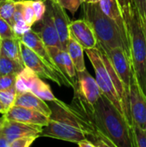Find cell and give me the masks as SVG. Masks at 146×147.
Here are the masks:
<instances>
[{
    "label": "cell",
    "instance_id": "cell-20",
    "mask_svg": "<svg viewBox=\"0 0 146 147\" xmlns=\"http://www.w3.org/2000/svg\"><path fill=\"white\" fill-rule=\"evenodd\" d=\"M66 51L69 53L74 63L77 71H82L86 69L84 57H83L84 48L77 41H76L74 39L70 37L68 43H67Z\"/></svg>",
    "mask_w": 146,
    "mask_h": 147
},
{
    "label": "cell",
    "instance_id": "cell-26",
    "mask_svg": "<svg viewBox=\"0 0 146 147\" xmlns=\"http://www.w3.org/2000/svg\"><path fill=\"white\" fill-rule=\"evenodd\" d=\"M23 17L25 22L31 27L37 22L35 13L32 5V0H23Z\"/></svg>",
    "mask_w": 146,
    "mask_h": 147
},
{
    "label": "cell",
    "instance_id": "cell-29",
    "mask_svg": "<svg viewBox=\"0 0 146 147\" xmlns=\"http://www.w3.org/2000/svg\"><path fill=\"white\" fill-rule=\"evenodd\" d=\"M84 2V0H58L57 3L61 7L69 10L72 15H74Z\"/></svg>",
    "mask_w": 146,
    "mask_h": 147
},
{
    "label": "cell",
    "instance_id": "cell-12",
    "mask_svg": "<svg viewBox=\"0 0 146 147\" xmlns=\"http://www.w3.org/2000/svg\"><path fill=\"white\" fill-rule=\"evenodd\" d=\"M42 130H43V127L41 126L27 124L16 121L9 120L6 118L2 133L11 143L15 140L22 137H27V136L40 137Z\"/></svg>",
    "mask_w": 146,
    "mask_h": 147
},
{
    "label": "cell",
    "instance_id": "cell-45",
    "mask_svg": "<svg viewBox=\"0 0 146 147\" xmlns=\"http://www.w3.org/2000/svg\"><path fill=\"white\" fill-rule=\"evenodd\" d=\"M145 1H146V0H145Z\"/></svg>",
    "mask_w": 146,
    "mask_h": 147
},
{
    "label": "cell",
    "instance_id": "cell-27",
    "mask_svg": "<svg viewBox=\"0 0 146 147\" xmlns=\"http://www.w3.org/2000/svg\"><path fill=\"white\" fill-rule=\"evenodd\" d=\"M134 147H146V128L133 126Z\"/></svg>",
    "mask_w": 146,
    "mask_h": 147
},
{
    "label": "cell",
    "instance_id": "cell-36",
    "mask_svg": "<svg viewBox=\"0 0 146 147\" xmlns=\"http://www.w3.org/2000/svg\"><path fill=\"white\" fill-rule=\"evenodd\" d=\"M77 145L80 147H95L94 144L89 139H84V140L79 141L78 143H77Z\"/></svg>",
    "mask_w": 146,
    "mask_h": 147
},
{
    "label": "cell",
    "instance_id": "cell-19",
    "mask_svg": "<svg viewBox=\"0 0 146 147\" xmlns=\"http://www.w3.org/2000/svg\"><path fill=\"white\" fill-rule=\"evenodd\" d=\"M39 77L33 70L25 66L17 75L15 78V89L17 93L30 91L33 84Z\"/></svg>",
    "mask_w": 146,
    "mask_h": 147
},
{
    "label": "cell",
    "instance_id": "cell-34",
    "mask_svg": "<svg viewBox=\"0 0 146 147\" xmlns=\"http://www.w3.org/2000/svg\"><path fill=\"white\" fill-rule=\"evenodd\" d=\"M132 1L137 6L146 29V1L145 0H132Z\"/></svg>",
    "mask_w": 146,
    "mask_h": 147
},
{
    "label": "cell",
    "instance_id": "cell-16",
    "mask_svg": "<svg viewBox=\"0 0 146 147\" xmlns=\"http://www.w3.org/2000/svg\"><path fill=\"white\" fill-rule=\"evenodd\" d=\"M15 105L37 110L46 115L48 117L52 114L51 107L46 104V101L40 98L39 96H37L36 95H34V93L30 91H27L23 93H17Z\"/></svg>",
    "mask_w": 146,
    "mask_h": 147
},
{
    "label": "cell",
    "instance_id": "cell-10",
    "mask_svg": "<svg viewBox=\"0 0 146 147\" xmlns=\"http://www.w3.org/2000/svg\"><path fill=\"white\" fill-rule=\"evenodd\" d=\"M73 90H77L88 102L95 105L99 100L102 92L96 80L87 69L77 71L76 86Z\"/></svg>",
    "mask_w": 146,
    "mask_h": 147
},
{
    "label": "cell",
    "instance_id": "cell-18",
    "mask_svg": "<svg viewBox=\"0 0 146 147\" xmlns=\"http://www.w3.org/2000/svg\"><path fill=\"white\" fill-rule=\"evenodd\" d=\"M21 43L22 40L20 38L1 39L0 49L1 52L3 53L9 58L24 65L21 51Z\"/></svg>",
    "mask_w": 146,
    "mask_h": 147
},
{
    "label": "cell",
    "instance_id": "cell-40",
    "mask_svg": "<svg viewBox=\"0 0 146 147\" xmlns=\"http://www.w3.org/2000/svg\"><path fill=\"white\" fill-rule=\"evenodd\" d=\"M101 0H90V3H99Z\"/></svg>",
    "mask_w": 146,
    "mask_h": 147
},
{
    "label": "cell",
    "instance_id": "cell-4",
    "mask_svg": "<svg viewBox=\"0 0 146 147\" xmlns=\"http://www.w3.org/2000/svg\"><path fill=\"white\" fill-rule=\"evenodd\" d=\"M83 18L86 19L93 27L98 46L104 50L122 47L130 57L129 42L121 33L119 26L102 10L99 3H86L82 4Z\"/></svg>",
    "mask_w": 146,
    "mask_h": 147
},
{
    "label": "cell",
    "instance_id": "cell-7",
    "mask_svg": "<svg viewBox=\"0 0 146 147\" xmlns=\"http://www.w3.org/2000/svg\"><path fill=\"white\" fill-rule=\"evenodd\" d=\"M104 52L108 54L109 59L111 60L113 66L118 73L120 78L121 79L125 86L126 94L130 99L131 83L134 74L131 58L129 57L126 50L122 47H115L110 50H104Z\"/></svg>",
    "mask_w": 146,
    "mask_h": 147
},
{
    "label": "cell",
    "instance_id": "cell-31",
    "mask_svg": "<svg viewBox=\"0 0 146 147\" xmlns=\"http://www.w3.org/2000/svg\"><path fill=\"white\" fill-rule=\"evenodd\" d=\"M13 29H14V32L15 33L16 36L21 39L23 34H25L26 33H28V31H30L32 29V27L29 26L25 22V20H21V21L15 22L13 24Z\"/></svg>",
    "mask_w": 146,
    "mask_h": 147
},
{
    "label": "cell",
    "instance_id": "cell-8",
    "mask_svg": "<svg viewBox=\"0 0 146 147\" xmlns=\"http://www.w3.org/2000/svg\"><path fill=\"white\" fill-rule=\"evenodd\" d=\"M130 111L133 126L146 128V95L141 89L135 73L130 89Z\"/></svg>",
    "mask_w": 146,
    "mask_h": 147
},
{
    "label": "cell",
    "instance_id": "cell-6",
    "mask_svg": "<svg viewBox=\"0 0 146 147\" xmlns=\"http://www.w3.org/2000/svg\"><path fill=\"white\" fill-rule=\"evenodd\" d=\"M21 51L25 66L33 70L41 78L51 80L59 86L65 85L67 87L63 77L22 41L21 43Z\"/></svg>",
    "mask_w": 146,
    "mask_h": 147
},
{
    "label": "cell",
    "instance_id": "cell-38",
    "mask_svg": "<svg viewBox=\"0 0 146 147\" xmlns=\"http://www.w3.org/2000/svg\"><path fill=\"white\" fill-rule=\"evenodd\" d=\"M0 114H1V115H5V110H4V109H3V106L1 101H0Z\"/></svg>",
    "mask_w": 146,
    "mask_h": 147
},
{
    "label": "cell",
    "instance_id": "cell-3",
    "mask_svg": "<svg viewBox=\"0 0 146 147\" xmlns=\"http://www.w3.org/2000/svg\"><path fill=\"white\" fill-rule=\"evenodd\" d=\"M129 42L130 58L138 82L146 95L145 26L135 3L130 0L121 6Z\"/></svg>",
    "mask_w": 146,
    "mask_h": 147
},
{
    "label": "cell",
    "instance_id": "cell-39",
    "mask_svg": "<svg viewBox=\"0 0 146 147\" xmlns=\"http://www.w3.org/2000/svg\"><path fill=\"white\" fill-rule=\"evenodd\" d=\"M129 1H130V0H119V2H120V5H121V6L125 5V4H126V3H127Z\"/></svg>",
    "mask_w": 146,
    "mask_h": 147
},
{
    "label": "cell",
    "instance_id": "cell-1",
    "mask_svg": "<svg viewBox=\"0 0 146 147\" xmlns=\"http://www.w3.org/2000/svg\"><path fill=\"white\" fill-rule=\"evenodd\" d=\"M51 103L52 114L40 136L77 144L84 139L92 141L102 134L96 126L93 107L82 98L73 96L70 104L56 98Z\"/></svg>",
    "mask_w": 146,
    "mask_h": 147
},
{
    "label": "cell",
    "instance_id": "cell-21",
    "mask_svg": "<svg viewBox=\"0 0 146 147\" xmlns=\"http://www.w3.org/2000/svg\"><path fill=\"white\" fill-rule=\"evenodd\" d=\"M30 92L34 93L40 98L43 99L44 101L52 102L56 99L49 84L44 82L40 77H37L34 83L32 85Z\"/></svg>",
    "mask_w": 146,
    "mask_h": 147
},
{
    "label": "cell",
    "instance_id": "cell-32",
    "mask_svg": "<svg viewBox=\"0 0 146 147\" xmlns=\"http://www.w3.org/2000/svg\"><path fill=\"white\" fill-rule=\"evenodd\" d=\"M16 75L15 74H5L0 75V90L9 89L15 84Z\"/></svg>",
    "mask_w": 146,
    "mask_h": 147
},
{
    "label": "cell",
    "instance_id": "cell-41",
    "mask_svg": "<svg viewBox=\"0 0 146 147\" xmlns=\"http://www.w3.org/2000/svg\"><path fill=\"white\" fill-rule=\"evenodd\" d=\"M44 1H48V2H52V3H57L58 0H44Z\"/></svg>",
    "mask_w": 146,
    "mask_h": 147
},
{
    "label": "cell",
    "instance_id": "cell-24",
    "mask_svg": "<svg viewBox=\"0 0 146 147\" xmlns=\"http://www.w3.org/2000/svg\"><path fill=\"white\" fill-rule=\"evenodd\" d=\"M15 0H5L0 3V17L6 20L12 26L14 24V13Z\"/></svg>",
    "mask_w": 146,
    "mask_h": 147
},
{
    "label": "cell",
    "instance_id": "cell-9",
    "mask_svg": "<svg viewBox=\"0 0 146 147\" xmlns=\"http://www.w3.org/2000/svg\"><path fill=\"white\" fill-rule=\"evenodd\" d=\"M70 37L77 41L84 50L96 48L98 46V40L94 28L84 18L71 22Z\"/></svg>",
    "mask_w": 146,
    "mask_h": 147
},
{
    "label": "cell",
    "instance_id": "cell-14",
    "mask_svg": "<svg viewBox=\"0 0 146 147\" xmlns=\"http://www.w3.org/2000/svg\"><path fill=\"white\" fill-rule=\"evenodd\" d=\"M21 40L26 46H28L29 48H31L42 59H44L51 67H52L55 71H57L59 72V71H58V69H57V67H56V65H55V64H54V62H53V60L50 55V53L48 51L47 47L46 46V44L44 43V41L42 40V39L40 38V36L39 35V34L36 31L31 29L30 31H28V33L23 34L22 37L21 38ZM66 84H67V83H66ZM67 87H68V84H67Z\"/></svg>",
    "mask_w": 146,
    "mask_h": 147
},
{
    "label": "cell",
    "instance_id": "cell-25",
    "mask_svg": "<svg viewBox=\"0 0 146 147\" xmlns=\"http://www.w3.org/2000/svg\"><path fill=\"white\" fill-rule=\"evenodd\" d=\"M63 60H64V65H65V71H66L68 78L76 84L77 71H76L74 63L72 61L69 53L66 50H63Z\"/></svg>",
    "mask_w": 146,
    "mask_h": 147
},
{
    "label": "cell",
    "instance_id": "cell-44",
    "mask_svg": "<svg viewBox=\"0 0 146 147\" xmlns=\"http://www.w3.org/2000/svg\"><path fill=\"white\" fill-rule=\"evenodd\" d=\"M145 31H146V29H145Z\"/></svg>",
    "mask_w": 146,
    "mask_h": 147
},
{
    "label": "cell",
    "instance_id": "cell-11",
    "mask_svg": "<svg viewBox=\"0 0 146 147\" xmlns=\"http://www.w3.org/2000/svg\"><path fill=\"white\" fill-rule=\"evenodd\" d=\"M40 30L36 31L46 47H58L62 49L59 36L54 23L53 12L51 2L46 4V11L43 18L40 21Z\"/></svg>",
    "mask_w": 146,
    "mask_h": 147
},
{
    "label": "cell",
    "instance_id": "cell-22",
    "mask_svg": "<svg viewBox=\"0 0 146 147\" xmlns=\"http://www.w3.org/2000/svg\"><path fill=\"white\" fill-rule=\"evenodd\" d=\"M24 67V65L9 58L3 53H2L0 49V75H17Z\"/></svg>",
    "mask_w": 146,
    "mask_h": 147
},
{
    "label": "cell",
    "instance_id": "cell-43",
    "mask_svg": "<svg viewBox=\"0 0 146 147\" xmlns=\"http://www.w3.org/2000/svg\"><path fill=\"white\" fill-rule=\"evenodd\" d=\"M4 1H5V0H0V3H3V2H4Z\"/></svg>",
    "mask_w": 146,
    "mask_h": 147
},
{
    "label": "cell",
    "instance_id": "cell-28",
    "mask_svg": "<svg viewBox=\"0 0 146 147\" xmlns=\"http://www.w3.org/2000/svg\"><path fill=\"white\" fill-rule=\"evenodd\" d=\"M0 38L7 39V38H19L16 36L14 32L13 26L9 23L6 20L0 17Z\"/></svg>",
    "mask_w": 146,
    "mask_h": 147
},
{
    "label": "cell",
    "instance_id": "cell-37",
    "mask_svg": "<svg viewBox=\"0 0 146 147\" xmlns=\"http://www.w3.org/2000/svg\"><path fill=\"white\" fill-rule=\"evenodd\" d=\"M5 119H6L5 115H2V116L0 117V134L3 131V126H4V122H5Z\"/></svg>",
    "mask_w": 146,
    "mask_h": 147
},
{
    "label": "cell",
    "instance_id": "cell-5",
    "mask_svg": "<svg viewBox=\"0 0 146 147\" xmlns=\"http://www.w3.org/2000/svg\"><path fill=\"white\" fill-rule=\"evenodd\" d=\"M84 51L93 65L96 74L95 78L102 94L105 95L111 101V102H113L114 105L125 115L121 101L110 77V74L104 64L100 49L96 47L92 49H86Z\"/></svg>",
    "mask_w": 146,
    "mask_h": 147
},
{
    "label": "cell",
    "instance_id": "cell-13",
    "mask_svg": "<svg viewBox=\"0 0 146 147\" xmlns=\"http://www.w3.org/2000/svg\"><path fill=\"white\" fill-rule=\"evenodd\" d=\"M4 115L9 120L38 125L43 127H46L49 121V117L39 111L16 105L13 106Z\"/></svg>",
    "mask_w": 146,
    "mask_h": 147
},
{
    "label": "cell",
    "instance_id": "cell-17",
    "mask_svg": "<svg viewBox=\"0 0 146 147\" xmlns=\"http://www.w3.org/2000/svg\"><path fill=\"white\" fill-rule=\"evenodd\" d=\"M99 5L102 10L103 11V13L106 14L109 18H111L113 21L116 22L121 33L128 40L126 25L124 19L121 5L119 0H101L99 2Z\"/></svg>",
    "mask_w": 146,
    "mask_h": 147
},
{
    "label": "cell",
    "instance_id": "cell-30",
    "mask_svg": "<svg viewBox=\"0 0 146 147\" xmlns=\"http://www.w3.org/2000/svg\"><path fill=\"white\" fill-rule=\"evenodd\" d=\"M32 5L35 13L36 21L38 22L43 18L46 11V4L44 0H32Z\"/></svg>",
    "mask_w": 146,
    "mask_h": 147
},
{
    "label": "cell",
    "instance_id": "cell-23",
    "mask_svg": "<svg viewBox=\"0 0 146 147\" xmlns=\"http://www.w3.org/2000/svg\"><path fill=\"white\" fill-rule=\"evenodd\" d=\"M16 96H17V91L15 89V85L7 90H0V101L5 110V114L13 106H15Z\"/></svg>",
    "mask_w": 146,
    "mask_h": 147
},
{
    "label": "cell",
    "instance_id": "cell-2",
    "mask_svg": "<svg viewBox=\"0 0 146 147\" xmlns=\"http://www.w3.org/2000/svg\"><path fill=\"white\" fill-rule=\"evenodd\" d=\"M94 119L98 130L115 147H134L133 127L125 115L105 96L94 105Z\"/></svg>",
    "mask_w": 146,
    "mask_h": 147
},
{
    "label": "cell",
    "instance_id": "cell-35",
    "mask_svg": "<svg viewBox=\"0 0 146 147\" xmlns=\"http://www.w3.org/2000/svg\"><path fill=\"white\" fill-rule=\"evenodd\" d=\"M0 147H10V142L3 133L0 134Z\"/></svg>",
    "mask_w": 146,
    "mask_h": 147
},
{
    "label": "cell",
    "instance_id": "cell-15",
    "mask_svg": "<svg viewBox=\"0 0 146 147\" xmlns=\"http://www.w3.org/2000/svg\"><path fill=\"white\" fill-rule=\"evenodd\" d=\"M54 23L59 36L62 49L66 50L67 43L70 39V24L71 20L65 12V9L61 7L58 3H52Z\"/></svg>",
    "mask_w": 146,
    "mask_h": 147
},
{
    "label": "cell",
    "instance_id": "cell-33",
    "mask_svg": "<svg viewBox=\"0 0 146 147\" xmlns=\"http://www.w3.org/2000/svg\"><path fill=\"white\" fill-rule=\"evenodd\" d=\"M39 138L38 136H27L15 140L10 143V147H28L30 146L35 140Z\"/></svg>",
    "mask_w": 146,
    "mask_h": 147
},
{
    "label": "cell",
    "instance_id": "cell-42",
    "mask_svg": "<svg viewBox=\"0 0 146 147\" xmlns=\"http://www.w3.org/2000/svg\"><path fill=\"white\" fill-rule=\"evenodd\" d=\"M86 3H90V0H84Z\"/></svg>",
    "mask_w": 146,
    "mask_h": 147
}]
</instances>
